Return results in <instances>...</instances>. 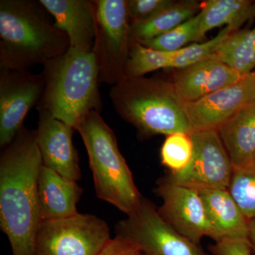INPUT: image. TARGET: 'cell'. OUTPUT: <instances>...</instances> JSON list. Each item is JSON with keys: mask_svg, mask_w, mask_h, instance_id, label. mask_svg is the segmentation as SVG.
<instances>
[{"mask_svg": "<svg viewBox=\"0 0 255 255\" xmlns=\"http://www.w3.org/2000/svg\"><path fill=\"white\" fill-rule=\"evenodd\" d=\"M41 153L36 130L23 127L0 157V227L13 255H36L41 222L38 197Z\"/></svg>", "mask_w": 255, "mask_h": 255, "instance_id": "6da1fadb", "label": "cell"}, {"mask_svg": "<svg viewBox=\"0 0 255 255\" xmlns=\"http://www.w3.org/2000/svg\"><path fill=\"white\" fill-rule=\"evenodd\" d=\"M68 36L25 0L0 1V68L27 70L68 51Z\"/></svg>", "mask_w": 255, "mask_h": 255, "instance_id": "7a4b0ae2", "label": "cell"}, {"mask_svg": "<svg viewBox=\"0 0 255 255\" xmlns=\"http://www.w3.org/2000/svg\"><path fill=\"white\" fill-rule=\"evenodd\" d=\"M45 88L38 108L78 130L83 119L102 109L100 70L93 52L69 48L43 65Z\"/></svg>", "mask_w": 255, "mask_h": 255, "instance_id": "3957f363", "label": "cell"}, {"mask_svg": "<svg viewBox=\"0 0 255 255\" xmlns=\"http://www.w3.org/2000/svg\"><path fill=\"white\" fill-rule=\"evenodd\" d=\"M111 100L117 113L141 135H166L194 131L183 102L172 84L124 77L112 86Z\"/></svg>", "mask_w": 255, "mask_h": 255, "instance_id": "277c9868", "label": "cell"}, {"mask_svg": "<svg viewBox=\"0 0 255 255\" xmlns=\"http://www.w3.org/2000/svg\"><path fill=\"white\" fill-rule=\"evenodd\" d=\"M78 131L88 154L97 197L122 212L132 214L142 200L131 171L120 152L117 137L100 112H90Z\"/></svg>", "mask_w": 255, "mask_h": 255, "instance_id": "5b68a950", "label": "cell"}, {"mask_svg": "<svg viewBox=\"0 0 255 255\" xmlns=\"http://www.w3.org/2000/svg\"><path fill=\"white\" fill-rule=\"evenodd\" d=\"M93 52L100 70V83L116 85L125 77L131 46L127 1L96 0Z\"/></svg>", "mask_w": 255, "mask_h": 255, "instance_id": "8992f818", "label": "cell"}, {"mask_svg": "<svg viewBox=\"0 0 255 255\" xmlns=\"http://www.w3.org/2000/svg\"><path fill=\"white\" fill-rule=\"evenodd\" d=\"M110 238V228L104 220L78 214L41 221L35 251L36 255H97Z\"/></svg>", "mask_w": 255, "mask_h": 255, "instance_id": "52a82bcc", "label": "cell"}, {"mask_svg": "<svg viewBox=\"0 0 255 255\" xmlns=\"http://www.w3.org/2000/svg\"><path fill=\"white\" fill-rule=\"evenodd\" d=\"M116 234L135 243L147 255H209L200 245L176 232L143 196L137 209L116 225Z\"/></svg>", "mask_w": 255, "mask_h": 255, "instance_id": "ba28073f", "label": "cell"}, {"mask_svg": "<svg viewBox=\"0 0 255 255\" xmlns=\"http://www.w3.org/2000/svg\"><path fill=\"white\" fill-rule=\"evenodd\" d=\"M194 150L187 167L168 172L164 178L172 184L200 191L228 189L234 168L226 147L215 130L191 133Z\"/></svg>", "mask_w": 255, "mask_h": 255, "instance_id": "9c48e42d", "label": "cell"}, {"mask_svg": "<svg viewBox=\"0 0 255 255\" xmlns=\"http://www.w3.org/2000/svg\"><path fill=\"white\" fill-rule=\"evenodd\" d=\"M45 88L43 74L28 70L0 71V146L9 145L23 127L28 112L39 102Z\"/></svg>", "mask_w": 255, "mask_h": 255, "instance_id": "30bf717a", "label": "cell"}, {"mask_svg": "<svg viewBox=\"0 0 255 255\" xmlns=\"http://www.w3.org/2000/svg\"><path fill=\"white\" fill-rule=\"evenodd\" d=\"M155 192L162 200L158 214L176 232L200 245L204 237L213 238V230L200 193L177 185L164 177L157 182Z\"/></svg>", "mask_w": 255, "mask_h": 255, "instance_id": "8fae6325", "label": "cell"}, {"mask_svg": "<svg viewBox=\"0 0 255 255\" xmlns=\"http://www.w3.org/2000/svg\"><path fill=\"white\" fill-rule=\"evenodd\" d=\"M254 101L255 71L230 86L194 102L184 103V109L194 131L218 130Z\"/></svg>", "mask_w": 255, "mask_h": 255, "instance_id": "7c38bea8", "label": "cell"}, {"mask_svg": "<svg viewBox=\"0 0 255 255\" xmlns=\"http://www.w3.org/2000/svg\"><path fill=\"white\" fill-rule=\"evenodd\" d=\"M39 112L36 142L43 164L62 177L78 182L81 178L78 152L73 142L74 129L48 112Z\"/></svg>", "mask_w": 255, "mask_h": 255, "instance_id": "4fadbf2b", "label": "cell"}, {"mask_svg": "<svg viewBox=\"0 0 255 255\" xmlns=\"http://www.w3.org/2000/svg\"><path fill=\"white\" fill-rule=\"evenodd\" d=\"M181 70L172 85L184 103L199 100L243 78L216 54Z\"/></svg>", "mask_w": 255, "mask_h": 255, "instance_id": "5bb4252c", "label": "cell"}, {"mask_svg": "<svg viewBox=\"0 0 255 255\" xmlns=\"http://www.w3.org/2000/svg\"><path fill=\"white\" fill-rule=\"evenodd\" d=\"M39 2L54 18L55 26L68 36L70 48L92 51L96 33L94 1L41 0Z\"/></svg>", "mask_w": 255, "mask_h": 255, "instance_id": "9a60e30c", "label": "cell"}, {"mask_svg": "<svg viewBox=\"0 0 255 255\" xmlns=\"http://www.w3.org/2000/svg\"><path fill=\"white\" fill-rule=\"evenodd\" d=\"M82 192L77 182L65 179L42 164L38 176L41 221L65 219L79 214L77 205Z\"/></svg>", "mask_w": 255, "mask_h": 255, "instance_id": "2e32d148", "label": "cell"}, {"mask_svg": "<svg viewBox=\"0 0 255 255\" xmlns=\"http://www.w3.org/2000/svg\"><path fill=\"white\" fill-rule=\"evenodd\" d=\"M213 230L215 242L223 239L249 240V220L228 189L199 191Z\"/></svg>", "mask_w": 255, "mask_h": 255, "instance_id": "e0dca14e", "label": "cell"}, {"mask_svg": "<svg viewBox=\"0 0 255 255\" xmlns=\"http://www.w3.org/2000/svg\"><path fill=\"white\" fill-rule=\"evenodd\" d=\"M218 131L234 170L248 168L255 153V101L235 114Z\"/></svg>", "mask_w": 255, "mask_h": 255, "instance_id": "ac0fdd59", "label": "cell"}, {"mask_svg": "<svg viewBox=\"0 0 255 255\" xmlns=\"http://www.w3.org/2000/svg\"><path fill=\"white\" fill-rule=\"evenodd\" d=\"M202 18L198 41L207 32L223 26L238 30L250 20L255 18V1L251 0H209L201 6Z\"/></svg>", "mask_w": 255, "mask_h": 255, "instance_id": "d6986e66", "label": "cell"}, {"mask_svg": "<svg viewBox=\"0 0 255 255\" xmlns=\"http://www.w3.org/2000/svg\"><path fill=\"white\" fill-rule=\"evenodd\" d=\"M199 8V3L195 1H174L152 18L130 23L131 44L150 41L171 31L197 14Z\"/></svg>", "mask_w": 255, "mask_h": 255, "instance_id": "ffe728a7", "label": "cell"}, {"mask_svg": "<svg viewBox=\"0 0 255 255\" xmlns=\"http://www.w3.org/2000/svg\"><path fill=\"white\" fill-rule=\"evenodd\" d=\"M216 54L241 76L255 72V27L231 33Z\"/></svg>", "mask_w": 255, "mask_h": 255, "instance_id": "44dd1931", "label": "cell"}, {"mask_svg": "<svg viewBox=\"0 0 255 255\" xmlns=\"http://www.w3.org/2000/svg\"><path fill=\"white\" fill-rule=\"evenodd\" d=\"M172 58L173 53L152 49L139 43H132L125 76L140 78L160 69L172 68Z\"/></svg>", "mask_w": 255, "mask_h": 255, "instance_id": "7402d4cb", "label": "cell"}, {"mask_svg": "<svg viewBox=\"0 0 255 255\" xmlns=\"http://www.w3.org/2000/svg\"><path fill=\"white\" fill-rule=\"evenodd\" d=\"M201 18L202 12L200 11L190 19L171 31L140 44L160 51L169 53L178 51L190 42L198 41Z\"/></svg>", "mask_w": 255, "mask_h": 255, "instance_id": "603a6c76", "label": "cell"}, {"mask_svg": "<svg viewBox=\"0 0 255 255\" xmlns=\"http://www.w3.org/2000/svg\"><path fill=\"white\" fill-rule=\"evenodd\" d=\"M191 134L177 133L167 135L161 148V162L169 172H177L187 167L193 155Z\"/></svg>", "mask_w": 255, "mask_h": 255, "instance_id": "cb8c5ba5", "label": "cell"}, {"mask_svg": "<svg viewBox=\"0 0 255 255\" xmlns=\"http://www.w3.org/2000/svg\"><path fill=\"white\" fill-rule=\"evenodd\" d=\"M231 33L233 32L231 28L225 26L212 39L205 43H193L174 52L172 68L182 70L216 54Z\"/></svg>", "mask_w": 255, "mask_h": 255, "instance_id": "d4e9b609", "label": "cell"}, {"mask_svg": "<svg viewBox=\"0 0 255 255\" xmlns=\"http://www.w3.org/2000/svg\"><path fill=\"white\" fill-rule=\"evenodd\" d=\"M228 191L247 219L255 218V174L244 169L234 170Z\"/></svg>", "mask_w": 255, "mask_h": 255, "instance_id": "484cf974", "label": "cell"}, {"mask_svg": "<svg viewBox=\"0 0 255 255\" xmlns=\"http://www.w3.org/2000/svg\"><path fill=\"white\" fill-rule=\"evenodd\" d=\"M171 0H129L128 14L131 22L145 21L163 11L173 3Z\"/></svg>", "mask_w": 255, "mask_h": 255, "instance_id": "4316f807", "label": "cell"}, {"mask_svg": "<svg viewBox=\"0 0 255 255\" xmlns=\"http://www.w3.org/2000/svg\"><path fill=\"white\" fill-rule=\"evenodd\" d=\"M213 255H252L253 249L248 239H223L209 247Z\"/></svg>", "mask_w": 255, "mask_h": 255, "instance_id": "83f0119b", "label": "cell"}, {"mask_svg": "<svg viewBox=\"0 0 255 255\" xmlns=\"http://www.w3.org/2000/svg\"><path fill=\"white\" fill-rule=\"evenodd\" d=\"M140 248L123 236L110 238L97 255H138Z\"/></svg>", "mask_w": 255, "mask_h": 255, "instance_id": "f1b7e54d", "label": "cell"}, {"mask_svg": "<svg viewBox=\"0 0 255 255\" xmlns=\"http://www.w3.org/2000/svg\"><path fill=\"white\" fill-rule=\"evenodd\" d=\"M249 241L251 242L253 253L255 255V218L249 220Z\"/></svg>", "mask_w": 255, "mask_h": 255, "instance_id": "f546056e", "label": "cell"}, {"mask_svg": "<svg viewBox=\"0 0 255 255\" xmlns=\"http://www.w3.org/2000/svg\"><path fill=\"white\" fill-rule=\"evenodd\" d=\"M244 170L249 171V172H253V173L255 174V153L254 156H253L251 164H250L248 168L245 169Z\"/></svg>", "mask_w": 255, "mask_h": 255, "instance_id": "4dcf8cb0", "label": "cell"}, {"mask_svg": "<svg viewBox=\"0 0 255 255\" xmlns=\"http://www.w3.org/2000/svg\"><path fill=\"white\" fill-rule=\"evenodd\" d=\"M138 255H146L145 253H142V252L140 251V253H139Z\"/></svg>", "mask_w": 255, "mask_h": 255, "instance_id": "1f68e13d", "label": "cell"}]
</instances>
